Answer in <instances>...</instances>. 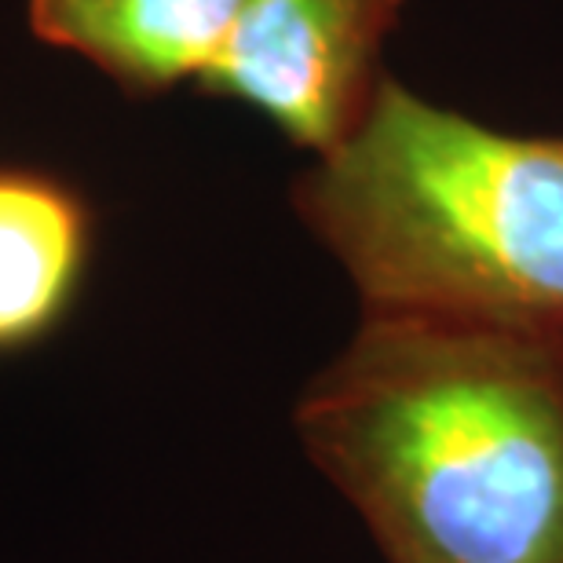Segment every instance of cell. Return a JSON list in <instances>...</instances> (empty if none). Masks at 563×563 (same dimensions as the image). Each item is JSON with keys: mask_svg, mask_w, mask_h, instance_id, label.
I'll return each mask as SVG.
<instances>
[{"mask_svg": "<svg viewBox=\"0 0 563 563\" xmlns=\"http://www.w3.org/2000/svg\"><path fill=\"white\" fill-rule=\"evenodd\" d=\"M292 432L385 563H563V330L363 311Z\"/></svg>", "mask_w": 563, "mask_h": 563, "instance_id": "cell-1", "label": "cell"}, {"mask_svg": "<svg viewBox=\"0 0 563 563\" xmlns=\"http://www.w3.org/2000/svg\"><path fill=\"white\" fill-rule=\"evenodd\" d=\"M92 206L66 179L0 165V358L52 341L92 272Z\"/></svg>", "mask_w": 563, "mask_h": 563, "instance_id": "cell-5", "label": "cell"}, {"mask_svg": "<svg viewBox=\"0 0 563 563\" xmlns=\"http://www.w3.org/2000/svg\"><path fill=\"white\" fill-rule=\"evenodd\" d=\"M407 0H245L198 88L239 99L314 157L366 118L388 33Z\"/></svg>", "mask_w": 563, "mask_h": 563, "instance_id": "cell-3", "label": "cell"}, {"mask_svg": "<svg viewBox=\"0 0 563 563\" xmlns=\"http://www.w3.org/2000/svg\"><path fill=\"white\" fill-rule=\"evenodd\" d=\"M363 311L563 330V136H516L385 74L292 187Z\"/></svg>", "mask_w": 563, "mask_h": 563, "instance_id": "cell-2", "label": "cell"}, {"mask_svg": "<svg viewBox=\"0 0 563 563\" xmlns=\"http://www.w3.org/2000/svg\"><path fill=\"white\" fill-rule=\"evenodd\" d=\"M245 0H26L30 33L70 52L129 96L201 81Z\"/></svg>", "mask_w": 563, "mask_h": 563, "instance_id": "cell-4", "label": "cell"}]
</instances>
